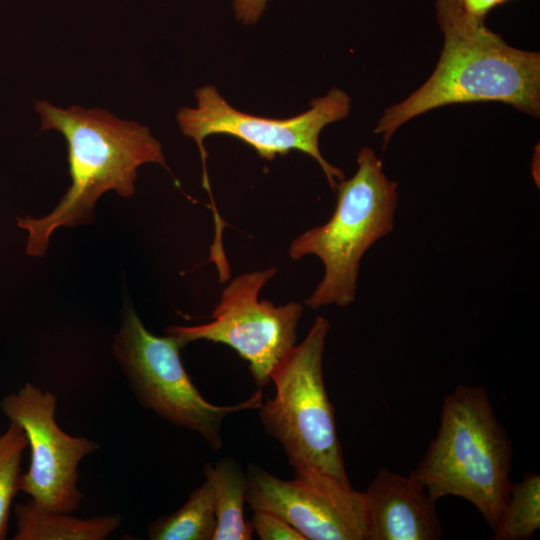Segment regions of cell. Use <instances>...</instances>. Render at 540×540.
<instances>
[{
    "instance_id": "15",
    "label": "cell",
    "mask_w": 540,
    "mask_h": 540,
    "mask_svg": "<svg viewBox=\"0 0 540 540\" xmlns=\"http://www.w3.org/2000/svg\"><path fill=\"white\" fill-rule=\"evenodd\" d=\"M540 528V476L525 472L522 480L511 485L501 521L493 531L494 540H524Z\"/></svg>"
},
{
    "instance_id": "1",
    "label": "cell",
    "mask_w": 540,
    "mask_h": 540,
    "mask_svg": "<svg viewBox=\"0 0 540 540\" xmlns=\"http://www.w3.org/2000/svg\"><path fill=\"white\" fill-rule=\"evenodd\" d=\"M436 13L444 34L440 59L419 89L385 110L375 129L384 148L402 124L447 104L498 101L538 117L540 54L509 46L459 0H437Z\"/></svg>"
},
{
    "instance_id": "19",
    "label": "cell",
    "mask_w": 540,
    "mask_h": 540,
    "mask_svg": "<svg viewBox=\"0 0 540 540\" xmlns=\"http://www.w3.org/2000/svg\"><path fill=\"white\" fill-rule=\"evenodd\" d=\"M459 2L468 14L482 19H485L492 9L503 4L502 0H459Z\"/></svg>"
},
{
    "instance_id": "11",
    "label": "cell",
    "mask_w": 540,
    "mask_h": 540,
    "mask_svg": "<svg viewBox=\"0 0 540 540\" xmlns=\"http://www.w3.org/2000/svg\"><path fill=\"white\" fill-rule=\"evenodd\" d=\"M365 540H437L442 525L436 501L410 476L385 467L378 470L365 491Z\"/></svg>"
},
{
    "instance_id": "4",
    "label": "cell",
    "mask_w": 540,
    "mask_h": 540,
    "mask_svg": "<svg viewBox=\"0 0 540 540\" xmlns=\"http://www.w3.org/2000/svg\"><path fill=\"white\" fill-rule=\"evenodd\" d=\"M357 164L354 176L339 181L335 189L337 201L330 219L289 245L291 259L315 255L324 265L323 278L304 302L312 309L351 304L363 255L394 229L397 183L385 175L371 148L358 152Z\"/></svg>"
},
{
    "instance_id": "18",
    "label": "cell",
    "mask_w": 540,
    "mask_h": 540,
    "mask_svg": "<svg viewBox=\"0 0 540 540\" xmlns=\"http://www.w3.org/2000/svg\"><path fill=\"white\" fill-rule=\"evenodd\" d=\"M269 0H233L237 20L244 24H254L265 10Z\"/></svg>"
},
{
    "instance_id": "14",
    "label": "cell",
    "mask_w": 540,
    "mask_h": 540,
    "mask_svg": "<svg viewBox=\"0 0 540 540\" xmlns=\"http://www.w3.org/2000/svg\"><path fill=\"white\" fill-rule=\"evenodd\" d=\"M216 530L210 483L195 488L176 511L163 515L148 527L151 540H212Z\"/></svg>"
},
{
    "instance_id": "3",
    "label": "cell",
    "mask_w": 540,
    "mask_h": 540,
    "mask_svg": "<svg viewBox=\"0 0 540 540\" xmlns=\"http://www.w3.org/2000/svg\"><path fill=\"white\" fill-rule=\"evenodd\" d=\"M512 460L488 391L461 384L444 397L437 434L409 476L436 502L445 496L469 501L494 531L509 497Z\"/></svg>"
},
{
    "instance_id": "17",
    "label": "cell",
    "mask_w": 540,
    "mask_h": 540,
    "mask_svg": "<svg viewBox=\"0 0 540 540\" xmlns=\"http://www.w3.org/2000/svg\"><path fill=\"white\" fill-rule=\"evenodd\" d=\"M253 531L262 540H305L281 516L266 510H253L250 520Z\"/></svg>"
},
{
    "instance_id": "13",
    "label": "cell",
    "mask_w": 540,
    "mask_h": 540,
    "mask_svg": "<svg viewBox=\"0 0 540 540\" xmlns=\"http://www.w3.org/2000/svg\"><path fill=\"white\" fill-rule=\"evenodd\" d=\"M213 493L216 530L212 540H250L253 528L244 518L246 474L232 457L204 465Z\"/></svg>"
},
{
    "instance_id": "16",
    "label": "cell",
    "mask_w": 540,
    "mask_h": 540,
    "mask_svg": "<svg viewBox=\"0 0 540 540\" xmlns=\"http://www.w3.org/2000/svg\"><path fill=\"white\" fill-rule=\"evenodd\" d=\"M27 446L23 429L10 421L0 435V540L6 538L10 507L19 491L21 462Z\"/></svg>"
},
{
    "instance_id": "6",
    "label": "cell",
    "mask_w": 540,
    "mask_h": 540,
    "mask_svg": "<svg viewBox=\"0 0 540 540\" xmlns=\"http://www.w3.org/2000/svg\"><path fill=\"white\" fill-rule=\"evenodd\" d=\"M181 348L176 337L151 333L132 307L125 308L113 352L137 401L169 423L197 432L212 449L219 450L225 419L233 413L259 409L263 393L257 390L234 405L210 403L187 374Z\"/></svg>"
},
{
    "instance_id": "10",
    "label": "cell",
    "mask_w": 540,
    "mask_h": 540,
    "mask_svg": "<svg viewBox=\"0 0 540 540\" xmlns=\"http://www.w3.org/2000/svg\"><path fill=\"white\" fill-rule=\"evenodd\" d=\"M245 474V501L251 509L281 516L305 540H365V492L313 471L294 472L293 479L283 480L250 464Z\"/></svg>"
},
{
    "instance_id": "9",
    "label": "cell",
    "mask_w": 540,
    "mask_h": 540,
    "mask_svg": "<svg viewBox=\"0 0 540 540\" xmlns=\"http://www.w3.org/2000/svg\"><path fill=\"white\" fill-rule=\"evenodd\" d=\"M0 408L23 429L30 447V466L21 474L19 490L47 509L76 511L83 497L78 489V465L99 445L65 433L55 419L56 396L30 382L5 396Z\"/></svg>"
},
{
    "instance_id": "20",
    "label": "cell",
    "mask_w": 540,
    "mask_h": 540,
    "mask_svg": "<svg viewBox=\"0 0 540 540\" xmlns=\"http://www.w3.org/2000/svg\"><path fill=\"white\" fill-rule=\"evenodd\" d=\"M507 1H509V0H502L503 3L507 2Z\"/></svg>"
},
{
    "instance_id": "2",
    "label": "cell",
    "mask_w": 540,
    "mask_h": 540,
    "mask_svg": "<svg viewBox=\"0 0 540 540\" xmlns=\"http://www.w3.org/2000/svg\"><path fill=\"white\" fill-rule=\"evenodd\" d=\"M41 130H57L67 142L71 186L54 210L42 217H17L28 232L26 251L42 256L52 232L92 220L97 199L114 190L121 197L135 192L137 168L153 162L167 168L161 143L148 127L121 120L110 112L72 106L67 109L36 101Z\"/></svg>"
},
{
    "instance_id": "7",
    "label": "cell",
    "mask_w": 540,
    "mask_h": 540,
    "mask_svg": "<svg viewBox=\"0 0 540 540\" xmlns=\"http://www.w3.org/2000/svg\"><path fill=\"white\" fill-rule=\"evenodd\" d=\"M195 96L197 106L179 109L176 118L182 133L198 145L203 164V187L211 200L206 169L207 152L203 144L210 135L235 137L267 160L287 155L292 150L308 154L317 161L333 191L344 179L343 171L328 163L319 149L322 129L349 114L351 101L344 91L332 88L325 96L314 99L307 111L288 119L265 118L241 112L232 107L213 85L201 87Z\"/></svg>"
},
{
    "instance_id": "5",
    "label": "cell",
    "mask_w": 540,
    "mask_h": 540,
    "mask_svg": "<svg viewBox=\"0 0 540 540\" xmlns=\"http://www.w3.org/2000/svg\"><path fill=\"white\" fill-rule=\"evenodd\" d=\"M329 329L328 320L318 316L304 340L275 368V395L262 402L259 416L294 472H319L351 485L323 377Z\"/></svg>"
},
{
    "instance_id": "12",
    "label": "cell",
    "mask_w": 540,
    "mask_h": 540,
    "mask_svg": "<svg viewBox=\"0 0 540 540\" xmlns=\"http://www.w3.org/2000/svg\"><path fill=\"white\" fill-rule=\"evenodd\" d=\"M14 514V540H103L121 523L119 514L78 518L42 507L32 499L15 504Z\"/></svg>"
},
{
    "instance_id": "8",
    "label": "cell",
    "mask_w": 540,
    "mask_h": 540,
    "mask_svg": "<svg viewBox=\"0 0 540 540\" xmlns=\"http://www.w3.org/2000/svg\"><path fill=\"white\" fill-rule=\"evenodd\" d=\"M275 267L243 273L234 278L215 306L211 321L196 326L173 325L166 333L181 346L206 340L231 347L249 364L259 388L271 381L275 368L297 342V326L303 305L289 302L276 306L259 300L264 285L274 277Z\"/></svg>"
}]
</instances>
